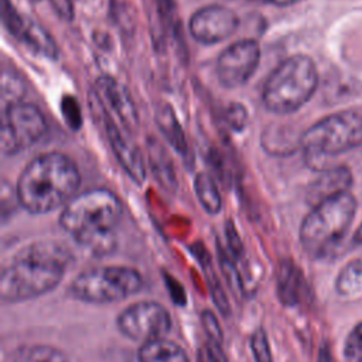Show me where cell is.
Here are the masks:
<instances>
[{
  "instance_id": "ffe728a7",
  "label": "cell",
  "mask_w": 362,
  "mask_h": 362,
  "mask_svg": "<svg viewBox=\"0 0 362 362\" xmlns=\"http://www.w3.org/2000/svg\"><path fill=\"white\" fill-rule=\"evenodd\" d=\"M148 161L157 180L165 188H175L177 180L171 164V158L168 157L165 148L154 139L148 141Z\"/></svg>"
},
{
  "instance_id": "9c48e42d",
  "label": "cell",
  "mask_w": 362,
  "mask_h": 362,
  "mask_svg": "<svg viewBox=\"0 0 362 362\" xmlns=\"http://www.w3.org/2000/svg\"><path fill=\"white\" fill-rule=\"evenodd\" d=\"M117 329L132 341L148 342L164 338L171 328L168 310L157 301H137L126 307L116 320Z\"/></svg>"
},
{
  "instance_id": "d4e9b609",
  "label": "cell",
  "mask_w": 362,
  "mask_h": 362,
  "mask_svg": "<svg viewBox=\"0 0 362 362\" xmlns=\"http://www.w3.org/2000/svg\"><path fill=\"white\" fill-rule=\"evenodd\" d=\"M206 280H208V286H209V291H211V297L216 305V308L223 314H229L230 307H229V301L226 297V293L223 290V286L219 283L218 277L215 273H212L211 267L206 266Z\"/></svg>"
},
{
  "instance_id": "7c38bea8",
  "label": "cell",
  "mask_w": 362,
  "mask_h": 362,
  "mask_svg": "<svg viewBox=\"0 0 362 362\" xmlns=\"http://www.w3.org/2000/svg\"><path fill=\"white\" fill-rule=\"evenodd\" d=\"M90 105L95 117L100 119L105 127L113 154L122 168L134 182H143L146 180V161L139 147L130 140V134H127L110 116L100 110L95 103L90 102Z\"/></svg>"
},
{
  "instance_id": "836d02e7",
  "label": "cell",
  "mask_w": 362,
  "mask_h": 362,
  "mask_svg": "<svg viewBox=\"0 0 362 362\" xmlns=\"http://www.w3.org/2000/svg\"><path fill=\"white\" fill-rule=\"evenodd\" d=\"M354 242L358 245H362V223L359 225V228L356 229V232L354 235Z\"/></svg>"
},
{
  "instance_id": "5b68a950",
  "label": "cell",
  "mask_w": 362,
  "mask_h": 362,
  "mask_svg": "<svg viewBox=\"0 0 362 362\" xmlns=\"http://www.w3.org/2000/svg\"><path fill=\"white\" fill-rule=\"evenodd\" d=\"M318 72L307 55H293L280 62L264 82L262 100L267 110L288 115L298 110L314 95Z\"/></svg>"
},
{
  "instance_id": "4316f807",
  "label": "cell",
  "mask_w": 362,
  "mask_h": 362,
  "mask_svg": "<svg viewBox=\"0 0 362 362\" xmlns=\"http://www.w3.org/2000/svg\"><path fill=\"white\" fill-rule=\"evenodd\" d=\"M201 322L202 327L208 335V339L216 341L219 344H222L223 339V332H222V327L216 318V315L214 314V311L211 310H204L201 313Z\"/></svg>"
},
{
  "instance_id": "ac0fdd59",
  "label": "cell",
  "mask_w": 362,
  "mask_h": 362,
  "mask_svg": "<svg viewBox=\"0 0 362 362\" xmlns=\"http://www.w3.org/2000/svg\"><path fill=\"white\" fill-rule=\"evenodd\" d=\"M156 123L171 147L180 154H187L188 146L182 127L170 105L164 103L156 109Z\"/></svg>"
},
{
  "instance_id": "7402d4cb",
  "label": "cell",
  "mask_w": 362,
  "mask_h": 362,
  "mask_svg": "<svg viewBox=\"0 0 362 362\" xmlns=\"http://www.w3.org/2000/svg\"><path fill=\"white\" fill-rule=\"evenodd\" d=\"M194 188L201 206L211 215H215L222 208V199L219 189L211 175L206 173H198L194 180Z\"/></svg>"
},
{
  "instance_id": "30bf717a",
  "label": "cell",
  "mask_w": 362,
  "mask_h": 362,
  "mask_svg": "<svg viewBox=\"0 0 362 362\" xmlns=\"http://www.w3.org/2000/svg\"><path fill=\"white\" fill-rule=\"evenodd\" d=\"M89 96V102L110 116L127 134L132 136L137 132V109L124 85L112 76L103 75L96 79Z\"/></svg>"
},
{
  "instance_id": "3957f363",
  "label": "cell",
  "mask_w": 362,
  "mask_h": 362,
  "mask_svg": "<svg viewBox=\"0 0 362 362\" xmlns=\"http://www.w3.org/2000/svg\"><path fill=\"white\" fill-rule=\"evenodd\" d=\"M122 202L109 189L95 188L76 194L59 215L61 228L81 246L106 255L115 246V228L122 218Z\"/></svg>"
},
{
  "instance_id": "5bb4252c",
  "label": "cell",
  "mask_w": 362,
  "mask_h": 362,
  "mask_svg": "<svg viewBox=\"0 0 362 362\" xmlns=\"http://www.w3.org/2000/svg\"><path fill=\"white\" fill-rule=\"evenodd\" d=\"M3 24L18 41L51 59L58 57V48L49 34L37 23L21 16L10 0H3Z\"/></svg>"
},
{
  "instance_id": "7a4b0ae2",
  "label": "cell",
  "mask_w": 362,
  "mask_h": 362,
  "mask_svg": "<svg viewBox=\"0 0 362 362\" xmlns=\"http://www.w3.org/2000/svg\"><path fill=\"white\" fill-rule=\"evenodd\" d=\"M81 185L76 164L65 154L49 151L33 158L21 171L16 197L30 214H47L65 206Z\"/></svg>"
},
{
  "instance_id": "8992f818",
  "label": "cell",
  "mask_w": 362,
  "mask_h": 362,
  "mask_svg": "<svg viewBox=\"0 0 362 362\" xmlns=\"http://www.w3.org/2000/svg\"><path fill=\"white\" fill-rule=\"evenodd\" d=\"M300 146L310 165L362 146V110H341L321 119L303 133Z\"/></svg>"
},
{
  "instance_id": "83f0119b",
  "label": "cell",
  "mask_w": 362,
  "mask_h": 362,
  "mask_svg": "<svg viewBox=\"0 0 362 362\" xmlns=\"http://www.w3.org/2000/svg\"><path fill=\"white\" fill-rule=\"evenodd\" d=\"M225 117H226L225 120L229 124V127L233 129L235 132H240L247 123V112H246L245 106L240 103L229 105L226 109Z\"/></svg>"
},
{
  "instance_id": "f1b7e54d",
  "label": "cell",
  "mask_w": 362,
  "mask_h": 362,
  "mask_svg": "<svg viewBox=\"0 0 362 362\" xmlns=\"http://www.w3.org/2000/svg\"><path fill=\"white\" fill-rule=\"evenodd\" d=\"M225 235H226V245L233 257H240L243 253V245L239 238V233L232 221H228L225 225Z\"/></svg>"
},
{
  "instance_id": "1f68e13d",
  "label": "cell",
  "mask_w": 362,
  "mask_h": 362,
  "mask_svg": "<svg viewBox=\"0 0 362 362\" xmlns=\"http://www.w3.org/2000/svg\"><path fill=\"white\" fill-rule=\"evenodd\" d=\"M157 7L164 20L171 18L173 16V0H157Z\"/></svg>"
},
{
  "instance_id": "ba28073f",
  "label": "cell",
  "mask_w": 362,
  "mask_h": 362,
  "mask_svg": "<svg viewBox=\"0 0 362 362\" xmlns=\"http://www.w3.org/2000/svg\"><path fill=\"white\" fill-rule=\"evenodd\" d=\"M47 132L42 112L33 103L17 102L4 107L1 124V151L16 154L35 144Z\"/></svg>"
},
{
  "instance_id": "4fadbf2b",
  "label": "cell",
  "mask_w": 362,
  "mask_h": 362,
  "mask_svg": "<svg viewBox=\"0 0 362 362\" xmlns=\"http://www.w3.org/2000/svg\"><path fill=\"white\" fill-rule=\"evenodd\" d=\"M239 25L236 13L225 6L212 4L197 10L189 20V33L201 44H215L229 38Z\"/></svg>"
},
{
  "instance_id": "603a6c76",
  "label": "cell",
  "mask_w": 362,
  "mask_h": 362,
  "mask_svg": "<svg viewBox=\"0 0 362 362\" xmlns=\"http://www.w3.org/2000/svg\"><path fill=\"white\" fill-rule=\"evenodd\" d=\"M249 345L252 349V355L255 358V362H273V355L269 344V338L266 331L259 327L256 328L249 339Z\"/></svg>"
},
{
  "instance_id": "44dd1931",
  "label": "cell",
  "mask_w": 362,
  "mask_h": 362,
  "mask_svg": "<svg viewBox=\"0 0 362 362\" xmlns=\"http://www.w3.org/2000/svg\"><path fill=\"white\" fill-rule=\"evenodd\" d=\"M335 290L342 297H352L362 293V257L348 262L337 276Z\"/></svg>"
},
{
  "instance_id": "6da1fadb",
  "label": "cell",
  "mask_w": 362,
  "mask_h": 362,
  "mask_svg": "<svg viewBox=\"0 0 362 362\" xmlns=\"http://www.w3.org/2000/svg\"><path fill=\"white\" fill-rule=\"evenodd\" d=\"M71 260V250L61 242L38 240L23 246L1 266V303L27 301L52 291Z\"/></svg>"
},
{
  "instance_id": "4dcf8cb0",
  "label": "cell",
  "mask_w": 362,
  "mask_h": 362,
  "mask_svg": "<svg viewBox=\"0 0 362 362\" xmlns=\"http://www.w3.org/2000/svg\"><path fill=\"white\" fill-rule=\"evenodd\" d=\"M49 1L62 18H65V20L72 18V16H74L72 0H49Z\"/></svg>"
},
{
  "instance_id": "277c9868",
  "label": "cell",
  "mask_w": 362,
  "mask_h": 362,
  "mask_svg": "<svg viewBox=\"0 0 362 362\" xmlns=\"http://www.w3.org/2000/svg\"><path fill=\"white\" fill-rule=\"evenodd\" d=\"M356 212V201L348 191L327 198L305 215L300 226V242L313 259L332 257L346 236Z\"/></svg>"
},
{
  "instance_id": "52a82bcc",
  "label": "cell",
  "mask_w": 362,
  "mask_h": 362,
  "mask_svg": "<svg viewBox=\"0 0 362 362\" xmlns=\"http://www.w3.org/2000/svg\"><path fill=\"white\" fill-rule=\"evenodd\" d=\"M141 273L130 266L107 264L79 273L69 286V294L89 304L119 303L143 288Z\"/></svg>"
},
{
  "instance_id": "d6986e66",
  "label": "cell",
  "mask_w": 362,
  "mask_h": 362,
  "mask_svg": "<svg viewBox=\"0 0 362 362\" xmlns=\"http://www.w3.org/2000/svg\"><path fill=\"white\" fill-rule=\"evenodd\" d=\"M13 362H71L69 356L47 344H28L18 346L13 354Z\"/></svg>"
},
{
  "instance_id": "e0dca14e",
  "label": "cell",
  "mask_w": 362,
  "mask_h": 362,
  "mask_svg": "<svg viewBox=\"0 0 362 362\" xmlns=\"http://www.w3.org/2000/svg\"><path fill=\"white\" fill-rule=\"evenodd\" d=\"M137 358L139 362H189L185 349L180 344L165 338L141 344Z\"/></svg>"
},
{
  "instance_id": "f546056e",
  "label": "cell",
  "mask_w": 362,
  "mask_h": 362,
  "mask_svg": "<svg viewBox=\"0 0 362 362\" xmlns=\"http://www.w3.org/2000/svg\"><path fill=\"white\" fill-rule=\"evenodd\" d=\"M205 362H228L225 352L219 342L208 339L205 349Z\"/></svg>"
},
{
  "instance_id": "9a60e30c",
  "label": "cell",
  "mask_w": 362,
  "mask_h": 362,
  "mask_svg": "<svg viewBox=\"0 0 362 362\" xmlns=\"http://www.w3.org/2000/svg\"><path fill=\"white\" fill-rule=\"evenodd\" d=\"M352 185V173L348 167L345 165H338V167H331L327 168L321 173V175L310 185L308 189V199L311 201L313 205L348 192Z\"/></svg>"
},
{
  "instance_id": "484cf974",
  "label": "cell",
  "mask_w": 362,
  "mask_h": 362,
  "mask_svg": "<svg viewBox=\"0 0 362 362\" xmlns=\"http://www.w3.org/2000/svg\"><path fill=\"white\" fill-rule=\"evenodd\" d=\"M61 110L62 115L66 120V123L74 129H79L82 124V116H81V109L78 102L72 96H65L61 102Z\"/></svg>"
},
{
  "instance_id": "cb8c5ba5",
  "label": "cell",
  "mask_w": 362,
  "mask_h": 362,
  "mask_svg": "<svg viewBox=\"0 0 362 362\" xmlns=\"http://www.w3.org/2000/svg\"><path fill=\"white\" fill-rule=\"evenodd\" d=\"M344 358L346 362H362V321L349 331L344 344Z\"/></svg>"
},
{
  "instance_id": "d6a6232c",
  "label": "cell",
  "mask_w": 362,
  "mask_h": 362,
  "mask_svg": "<svg viewBox=\"0 0 362 362\" xmlns=\"http://www.w3.org/2000/svg\"><path fill=\"white\" fill-rule=\"evenodd\" d=\"M301 0H270V3L276 4V6H280V7H286V6H291V4H296Z\"/></svg>"
},
{
  "instance_id": "8fae6325",
  "label": "cell",
  "mask_w": 362,
  "mask_h": 362,
  "mask_svg": "<svg viewBox=\"0 0 362 362\" xmlns=\"http://www.w3.org/2000/svg\"><path fill=\"white\" fill-rule=\"evenodd\" d=\"M260 61V47L255 40H240L226 47L218 57L215 74L225 88H238L255 74Z\"/></svg>"
},
{
  "instance_id": "2e32d148",
  "label": "cell",
  "mask_w": 362,
  "mask_h": 362,
  "mask_svg": "<svg viewBox=\"0 0 362 362\" xmlns=\"http://www.w3.org/2000/svg\"><path fill=\"white\" fill-rule=\"evenodd\" d=\"M276 291L280 303L286 307H294L305 296V280L301 270L290 260L280 263L276 277Z\"/></svg>"
}]
</instances>
